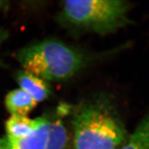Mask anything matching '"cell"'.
<instances>
[{
  "instance_id": "6da1fadb",
  "label": "cell",
  "mask_w": 149,
  "mask_h": 149,
  "mask_svg": "<svg viewBox=\"0 0 149 149\" xmlns=\"http://www.w3.org/2000/svg\"><path fill=\"white\" fill-rule=\"evenodd\" d=\"M72 125L74 149H119L129 137L114 100L106 93L74 107Z\"/></svg>"
},
{
  "instance_id": "7a4b0ae2",
  "label": "cell",
  "mask_w": 149,
  "mask_h": 149,
  "mask_svg": "<svg viewBox=\"0 0 149 149\" xmlns=\"http://www.w3.org/2000/svg\"><path fill=\"white\" fill-rule=\"evenodd\" d=\"M93 55L55 39L25 47L17 58L23 70L45 81L69 80L95 59Z\"/></svg>"
},
{
  "instance_id": "3957f363",
  "label": "cell",
  "mask_w": 149,
  "mask_h": 149,
  "mask_svg": "<svg viewBox=\"0 0 149 149\" xmlns=\"http://www.w3.org/2000/svg\"><path fill=\"white\" fill-rule=\"evenodd\" d=\"M130 7L129 2L120 0H71L63 2L58 21L74 33L104 36L131 24Z\"/></svg>"
},
{
  "instance_id": "277c9868",
  "label": "cell",
  "mask_w": 149,
  "mask_h": 149,
  "mask_svg": "<svg viewBox=\"0 0 149 149\" xmlns=\"http://www.w3.org/2000/svg\"><path fill=\"white\" fill-rule=\"evenodd\" d=\"M50 119L42 117L39 127L29 136L11 137L4 135L0 139V149H46Z\"/></svg>"
},
{
  "instance_id": "5b68a950",
  "label": "cell",
  "mask_w": 149,
  "mask_h": 149,
  "mask_svg": "<svg viewBox=\"0 0 149 149\" xmlns=\"http://www.w3.org/2000/svg\"><path fill=\"white\" fill-rule=\"evenodd\" d=\"M16 81L19 88L37 102L45 100L50 95L51 90L47 82L24 70L17 73Z\"/></svg>"
},
{
  "instance_id": "8992f818",
  "label": "cell",
  "mask_w": 149,
  "mask_h": 149,
  "mask_svg": "<svg viewBox=\"0 0 149 149\" xmlns=\"http://www.w3.org/2000/svg\"><path fill=\"white\" fill-rule=\"evenodd\" d=\"M37 103L21 88L11 91L5 97V106L11 116H27Z\"/></svg>"
},
{
  "instance_id": "52a82bcc",
  "label": "cell",
  "mask_w": 149,
  "mask_h": 149,
  "mask_svg": "<svg viewBox=\"0 0 149 149\" xmlns=\"http://www.w3.org/2000/svg\"><path fill=\"white\" fill-rule=\"evenodd\" d=\"M42 117L31 119L27 116H11L5 124L6 136L11 137H22L29 136L39 127Z\"/></svg>"
},
{
  "instance_id": "ba28073f",
  "label": "cell",
  "mask_w": 149,
  "mask_h": 149,
  "mask_svg": "<svg viewBox=\"0 0 149 149\" xmlns=\"http://www.w3.org/2000/svg\"><path fill=\"white\" fill-rule=\"evenodd\" d=\"M119 149H149V111Z\"/></svg>"
},
{
  "instance_id": "9c48e42d",
  "label": "cell",
  "mask_w": 149,
  "mask_h": 149,
  "mask_svg": "<svg viewBox=\"0 0 149 149\" xmlns=\"http://www.w3.org/2000/svg\"><path fill=\"white\" fill-rule=\"evenodd\" d=\"M6 36H7V34L6 33L5 31L0 30V44H1L4 40H5Z\"/></svg>"
}]
</instances>
